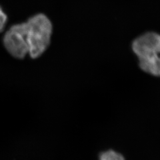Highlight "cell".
I'll return each mask as SVG.
<instances>
[{
	"instance_id": "6da1fadb",
	"label": "cell",
	"mask_w": 160,
	"mask_h": 160,
	"mask_svg": "<svg viewBox=\"0 0 160 160\" xmlns=\"http://www.w3.org/2000/svg\"><path fill=\"white\" fill-rule=\"evenodd\" d=\"M52 33V25L45 15L40 13L27 22L14 25L3 38L7 51L14 58L23 59L26 55L33 59L42 55L48 48Z\"/></svg>"
},
{
	"instance_id": "7a4b0ae2",
	"label": "cell",
	"mask_w": 160,
	"mask_h": 160,
	"mask_svg": "<svg viewBox=\"0 0 160 160\" xmlns=\"http://www.w3.org/2000/svg\"><path fill=\"white\" fill-rule=\"evenodd\" d=\"M132 49L139 67L146 73L160 77V35L149 32L134 40Z\"/></svg>"
},
{
	"instance_id": "3957f363",
	"label": "cell",
	"mask_w": 160,
	"mask_h": 160,
	"mask_svg": "<svg viewBox=\"0 0 160 160\" xmlns=\"http://www.w3.org/2000/svg\"><path fill=\"white\" fill-rule=\"evenodd\" d=\"M99 160H125L122 154L113 150H108L100 155Z\"/></svg>"
},
{
	"instance_id": "277c9868",
	"label": "cell",
	"mask_w": 160,
	"mask_h": 160,
	"mask_svg": "<svg viewBox=\"0 0 160 160\" xmlns=\"http://www.w3.org/2000/svg\"><path fill=\"white\" fill-rule=\"evenodd\" d=\"M7 16L0 7V32H2L7 22Z\"/></svg>"
}]
</instances>
